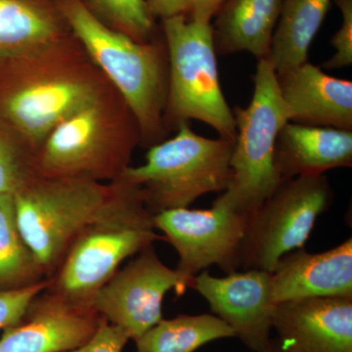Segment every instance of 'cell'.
Here are the masks:
<instances>
[{
  "mask_svg": "<svg viewBox=\"0 0 352 352\" xmlns=\"http://www.w3.org/2000/svg\"><path fill=\"white\" fill-rule=\"evenodd\" d=\"M263 352H281L280 347L278 346L277 340H271L270 344Z\"/></svg>",
  "mask_w": 352,
  "mask_h": 352,
  "instance_id": "cell-30",
  "label": "cell"
},
{
  "mask_svg": "<svg viewBox=\"0 0 352 352\" xmlns=\"http://www.w3.org/2000/svg\"><path fill=\"white\" fill-rule=\"evenodd\" d=\"M97 97L94 85L85 80L52 76L14 88L4 98L2 110L30 143L43 145L60 122L98 100Z\"/></svg>",
  "mask_w": 352,
  "mask_h": 352,
  "instance_id": "cell-13",
  "label": "cell"
},
{
  "mask_svg": "<svg viewBox=\"0 0 352 352\" xmlns=\"http://www.w3.org/2000/svg\"><path fill=\"white\" fill-rule=\"evenodd\" d=\"M129 340L124 331L102 318L98 330L87 344L67 352H122Z\"/></svg>",
  "mask_w": 352,
  "mask_h": 352,
  "instance_id": "cell-27",
  "label": "cell"
},
{
  "mask_svg": "<svg viewBox=\"0 0 352 352\" xmlns=\"http://www.w3.org/2000/svg\"><path fill=\"white\" fill-rule=\"evenodd\" d=\"M61 19L45 0H0V57L50 46L61 34Z\"/></svg>",
  "mask_w": 352,
  "mask_h": 352,
  "instance_id": "cell-19",
  "label": "cell"
},
{
  "mask_svg": "<svg viewBox=\"0 0 352 352\" xmlns=\"http://www.w3.org/2000/svg\"><path fill=\"white\" fill-rule=\"evenodd\" d=\"M104 132L98 100L69 116L44 140L36 157L39 175L119 179L129 166L131 151L111 145Z\"/></svg>",
  "mask_w": 352,
  "mask_h": 352,
  "instance_id": "cell-10",
  "label": "cell"
},
{
  "mask_svg": "<svg viewBox=\"0 0 352 352\" xmlns=\"http://www.w3.org/2000/svg\"><path fill=\"white\" fill-rule=\"evenodd\" d=\"M227 0H189V19L210 23Z\"/></svg>",
  "mask_w": 352,
  "mask_h": 352,
  "instance_id": "cell-28",
  "label": "cell"
},
{
  "mask_svg": "<svg viewBox=\"0 0 352 352\" xmlns=\"http://www.w3.org/2000/svg\"><path fill=\"white\" fill-rule=\"evenodd\" d=\"M85 3L99 19L140 43H147L154 31V16L146 0H87Z\"/></svg>",
  "mask_w": 352,
  "mask_h": 352,
  "instance_id": "cell-23",
  "label": "cell"
},
{
  "mask_svg": "<svg viewBox=\"0 0 352 352\" xmlns=\"http://www.w3.org/2000/svg\"><path fill=\"white\" fill-rule=\"evenodd\" d=\"M289 122L352 131V82L310 62L276 73Z\"/></svg>",
  "mask_w": 352,
  "mask_h": 352,
  "instance_id": "cell-15",
  "label": "cell"
},
{
  "mask_svg": "<svg viewBox=\"0 0 352 352\" xmlns=\"http://www.w3.org/2000/svg\"><path fill=\"white\" fill-rule=\"evenodd\" d=\"M233 115L237 134L231 156L232 177L219 198L250 217L283 180L275 164V147L289 118L270 60H258L251 102L248 107L234 109Z\"/></svg>",
  "mask_w": 352,
  "mask_h": 352,
  "instance_id": "cell-6",
  "label": "cell"
},
{
  "mask_svg": "<svg viewBox=\"0 0 352 352\" xmlns=\"http://www.w3.org/2000/svg\"><path fill=\"white\" fill-rule=\"evenodd\" d=\"M194 277L166 266L151 245L120 268L96 292L90 305L134 340L163 319L166 294L175 291L184 295L192 288Z\"/></svg>",
  "mask_w": 352,
  "mask_h": 352,
  "instance_id": "cell-8",
  "label": "cell"
},
{
  "mask_svg": "<svg viewBox=\"0 0 352 352\" xmlns=\"http://www.w3.org/2000/svg\"><path fill=\"white\" fill-rule=\"evenodd\" d=\"M102 317L91 305L51 291L38 294L15 325L3 329L0 352H67L87 344Z\"/></svg>",
  "mask_w": 352,
  "mask_h": 352,
  "instance_id": "cell-12",
  "label": "cell"
},
{
  "mask_svg": "<svg viewBox=\"0 0 352 352\" xmlns=\"http://www.w3.org/2000/svg\"><path fill=\"white\" fill-rule=\"evenodd\" d=\"M273 329L281 352H352V298L278 303Z\"/></svg>",
  "mask_w": 352,
  "mask_h": 352,
  "instance_id": "cell-14",
  "label": "cell"
},
{
  "mask_svg": "<svg viewBox=\"0 0 352 352\" xmlns=\"http://www.w3.org/2000/svg\"><path fill=\"white\" fill-rule=\"evenodd\" d=\"M332 0H284L267 59L276 73L308 61Z\"/></svg>",
  "mask_w": 352,
  "mask_h": 352,
  "instance_id": "cell-20",
  "label": "cell"
},
{
  "mask_svg": "<svg viewBox=\"0 0 352 352\" xmlns=\"http://www.w3.org/2000/svg\"><path fill=\"white\" fill-rule=\"evenodd\" d=\"M192 288L248 349L263 352L267 347L277 305L273 300L270 272L245 270L214 277L203 271L194 277Z\"/></svg>",
  "mask_w": 352,
  "mask_h": 352,
  "instance_id": "cell-11",
  "label": "cell"
},
{
  "mask_svg": "<svg viewBox=\"0 0 352 352\" xmlns=\"http://www.w3.org/2000/svg\"><path fill=\"white\" fill-rule=\"evenodd\" d=\"M248 219L219 197L208 210L175 208L154 215L157 230L179 256L176 270L193 277L212 265L226 274L242 268Z\"/></svg>",
  "mask_w": 352,
  "mask_h": 352,
  "instance_id": "cell-9",
  "label": "cell"
},
{
  "mask_svg": "<svg viewBox=\"0 0 352 352\" xmlns=\"http://www.w3.org/2000/svg\"><path fill=\"white\" fill-rule=\"evenodd\" d=\"M57 8L122 95L138 122L141 140L149 148L163 141L168 82L166 51L113 29L82 0H58Z\"/></svg>",
  "mask_w": 352,
  "mask_h": 352,
  "instance_id": "cell-1",
  "label": "cell"
},
{
  "mask_svg": "<svg viewBox=\"0 0 352 352\" xmlns=\"http://www.w3.org/2000/svg\"><path fill=\"white\" fill-rule=\"evenodd\" d=\"M115 190L83 177L36 175L14 194L23 239L52 277L76 236L105 207Z\"/></svg>",
  "mask_w": 352,
  "mask_h": 352,
  "instance_id": "cell-4",
  "label": "cell"
},
{
  "mask_svg": "<svg viewBox=\"0 0 352 352\" xmlns=\"http://www.w3.org/2000/svg\"><path fill=\"white\" fill-rule=\"evenodd\" d=\"M333 197L326 175L282 180L248 219L242 268L272 273L282 256L305 247Z\"/></svg>",
  "mask_w": 352,
  "mask_h": 352,
  "instance_id": "cell-7",
  "label": "cell"
},
{
  "mask_svg": "<svg viewBox=\"0 0 352 352\" xmlns=\"http://www.w3.org/2000/svg\"><path fill=\"white\" fill-rule=\"evenodd\" d=\"M235 141L208 138L182 122L173 138L149 148L144 164L122 171L119 179L140 187L152 214L188 208L206 194H222L232 177Z\"/></svg>",
  "mask_w": 352,
  "mask_h": 352,
  "instance_id": "cell-3",
  "label": "cell"
},
{
  "mask_svg": "<svg viewBox=\"0 0 352 352\" xmlns=\"http://www.w3.org/2000/svg\"><path fill=\"white\" fill-rule=\"evenodd\" d=\"M50 286V279H45L24 288L0 289V329L17 324L32 300Z\"/></svg>",
  "mask_w": 352,
  "mask_h": 352,
  "instance_id": "cell-25",
  "label": "cell"
},
{
  "mask_svg": "<svg viewBox=\"0 0 352 352\" xmlns=\"http://www.w3.org/2000/svg\"><path fill=\"white\" fill-rule=\"evenodd\" d=\"M110 200L76 236L50 279L51 291L90 305L127 258L163 239L140 187L118 179Z\"/></svg>",
  "mask_w": 352,
  "mask_h": 352,
  "instance_id": "cell-2",
  "label": "cell"
},
{
  "mask_svg": "<svg viewBox=\"0 0 352 352\" xmlns=\"http://www.w3.org/2000/svg\"><path fill=\"white\" fill-rule=\"evenodd\" d=\"M36 175V163L23 159L12 146L0 138V195H14Z\"/></svg>",
  "mask_w": 352,
  "mask_h": 352,
  "instance_id": "cell-24",
  "label": "cell"
},
{
  "mask_svg": "<svg viewBox=\"0 0 352 352\" xmlns=\"http://www.w3.org/2000/svg\"><path fill=\"white\" fill-rule=\"evenodd\" d=\"M274 302L352 298V238L328 251L298 249L282 256L271 273Z\"/></svg>",
  "mask_w": 352,
  "mask_h": 352,
  "instance_id": "cell-16",
  "label": "cell"
},
{
  "mask_svg": "<svg viewBox=\"0 0 352 352\" xmlns=\"http://www.w3.org/2000/svg\"><path fill=\"white\" fill-rule=\"evenodd\" d=\"M168 60L164 126L201 120L219 138L236 140L233 111L220 87L217 54L210 23L177 15L163 19Z\"/></svg>",
  "mask_w": 352,
  "mask_h": 352,
  "instance_id": "cell-5",
  "label": "cell"
},
{
  "mask_svg": "<svg viewBox=\"0 0 352 352\" xmlns=\"http://www.w3.org/2000/svg\"><path fill=\"white\" fill-rule=\"evenodd\" d=\"M275 164L282 179L351 168L352 131L287 122L278 134Z\"/></svg>",
  "mask_w": 352,
  "mask_h": 352,
  "instance_id": "cell-17",
  "label": "cell"
},
{
  "mask_svg": "<svg viewBox=\"0 0 352 352\" xmlns=\"http://www.w3.org/2000/svg\"><path fill=\"white\" fill-rule=\"evenodd\" d=\"M284 0H227L212 25L217 55L248 52L267 59Z\"/></svg>",
  "mask_w": 352,
  "mask_h": 352,
  "instance_id": "cell-18",
  "label": "cell"
},
{
  "mask_svg": "<svg viewBox=\"0 0 352 352\" xmlns=\"http://www.w3.org/2000/svg\"><path fill=\"white\" fill-rule=\"evenodd\" d=\"M48 279L18 227L14 195H0V289L24 288Z\"/></svg>",
  "mask_w": 352,
  "mask_h": 352,
  "instance_id": "cell-22",
  "label": "cell"
},
{
  "mask_svg": "<svg viewBox=\"0 0 352 352\" xmlns=\"http://www.w3.org/2000/svg\"><path fill=\"white\" fill-rule=\"evenodd\" d=\"M235 338L226 322L212 314H180L159 323L134 340L136 352H196L221 339Z\"/></svg>",
  "mask_w": 352,
  "mask_h": 352,
  "instance_id": "cell-21",
  "label": "cell"
},
{
  "mask_svg": "<svg viewBox=\"0 0 352 352\" xmlns=\"http://www.w3.org/2000/svg\"><path fill=\"white\" fill-rule=\"evenodd\" d=\"M342 14V25L331 39L335 54L322 64V68H347L352 64V0H335Z\"/></svg>",
  "mask_w": 352,
  "mask_h": 352,
  "instance_id": "cell-26",
  "label": "cell"
},
{
  "mask_svg": "<svg viewBox=\"0 0 352 352\" xmlns=\"http://www.w3.org/2000/svg\"><path fill=\"white\" fill-rule=\"evenodd\" d=\"M153 16L162 19L177 15H186L189 0H146Z\"/></svg>",
  "mask_w": 352,
  "mask_h": 352,
  "instance_id": "cell-29",
  "label": "cell"
}]
</instances>
